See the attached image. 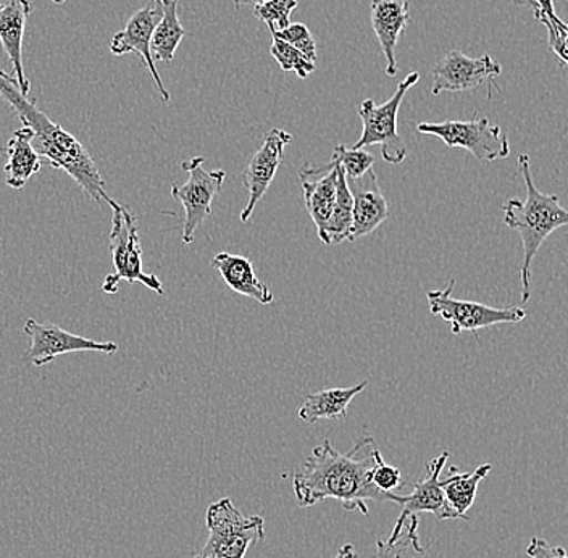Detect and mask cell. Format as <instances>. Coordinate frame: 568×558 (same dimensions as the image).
I'll return each mask as SVG.
<instances>
[{"mask_svg":"<svg viewBox=\"0 0 568 558\" xmlns=\"http://www.w3.org/2000/svg\"><path fill=\"white\" fill-rule=\"evenodd\" d=\"M382 454L372 436H364L349 453H337L328 439L314 447L304 467L293 478L300 507L317 506L326 499L339 500L344 510L368 515V500L396 504L397 494L383 493L372 481L376 457Z\"/></svg>","mask_w":568,"mask_h":558,"instance_id":"cell-1","label":"cell"},{"mask_svg":"<svg viewBox=\"0 0 568 558\" xmlns=\"http://www.w3.org/2000/svg\"><path fill=\"white\" fill-rule=\"evenodd\" d=\"M0 95L12 106L23 126L34 131L33 145L41 158L48 159L52 169L63 170L71 180L95 202L116 204L105 192V181L95 165L94 159L78 138L53 123L44 112L21 94L16 78L0 70Z\"/></svg>","mask_w":568,"mask_h":558,"instance_id":"cell-2","label":"cell"},{"mask_svg":"<svg viewBox=\"0 0 568 558\" xmlns=\"http://www.w3.org/2000/svg\"><path fill=\"white\" fill-rule=\"evenodd\" d=\"M518 169L527 187V199H509L503 205L504 223L520 234L524 245L521 262V305L528 304L531 297V268L539 248L550 234L559 227L568 226V210L560 205L559 195L545 194L532 181L530 158L518 155Z\"/></svg>","mask_w":568,"mask_h":558,"instance_id":"cell-3","label":"cell"},{"mask_svg":"<svg viewBox=\"0 0 568 558\" xmlns=\"http://www.w3.org/2000/svg\"><path fill=\"white\" fill-rule=\"evenodd\" d=\"M207 541L194 558H246L248 547L265 538V520L261 515L244 517L223 497L207 508Z\"/></svg>","mask_w":568,"mask_h":558,"instance_id":"cell-4","label":"cell"},{"mask_svg":"<svg viewBox=\"0 0 568 558\" xmlns=\"http://www.w3.org/2000/svg\"><path fill=\"white\" fill-rule=\"evenodd\" d=\"M420 73L412 71L397 84L393 98L385 104H375L367 99L358 106V116L362 120V134L353 149H367L371 145H382V158L390 165H399L407 158L406 144L400 140L397 131V115L408 89L417 87Z\"/></svg>","mask_w":568,"mask_h":558,"instance_id":"cell-5","label":"cell"},{"mask_svg":"<svg viewBox=\"0 0 568 558\" xmlns=\"http://www.w3.org/2000/svg\"><path fill=\"white\" fill-rule=\"evenodd\" d=\"M112 231H110V252L115 273L106 275L102 291L105 294H115L119 291L120 281L128 283H141L149 290L163 296L162 283L155 275L142 270V247L136 219L130 209L116 202L112 207Z\"/></svg>","mask_w":568,"mask_h":558,"instance_id":"cell-6","label":"cell"},{"mask_svg":"<svg viewBox=\"0 0 568 558\" xmlns=\"http://www.w3.org/2000/svg\"><path fill=\"white\" fill-rule=\"evenodd\" d=\"M418 133L438 138L447 148L464 149L478 162L491 163L510 155V142L500 126L488 119L447 120V122H424Z\"/></svg>","mask_w":568,"mask_h":558,"instance_id":"cell-7","label":"cell"},{"mask_svg":"<svg viewBox=\"0 0 568 558\" xmlns=\"http://www.w3.org/2000/svg\"><path fill=\"white\" fill-rule=\"evenodd\" d=\"M454 286L456 281L450 280L446 290L426 293L429 312L439 316L443 322L449 323L450 332L454 334L477 333L491 326L521 323L527 318V311L521 307L496 308L479 302L456 298L453 296Z\"/></svg>","mask_w":568,"mask_h":558,"instance_id":"cell-8","label":"cell"},{"mask_svg":"<svg viewBox=\"0 0 568 558\" xmlns=\"http://www.w3.org/2000/svg\"><path fill=\"white\" fill-rule=\"evenodd\" d=\"M204 158L184 160L181 169L190 173L186 183L172 184V195L184 209L183 243L194 241L195 231L212 215L213 199L222 191L226 173L223 170L205 172Z\"/></svg>","mask_w":568,"mask_h":558,"instance_id":"cell-9","label":"cell"},{"mask_svg":"<svg viewBox=\"0 0 568 558\" xmlns=\"http://www.w3.org/2000/svg\"><path fill=\"white\" fill-rule=\"evenodd\" d=\"M447 458H449L447 450L433 458L432 461L426 464L425 478L415 483L412 494H408V496L397 494L396 504L403 507V511H400L399 518H397L396 525L390 531L389 539H396L403 532L408 518L414 517V515L433 514L439 521L462 520L460 515L449 506L446 494H444L442 473Z\"/></svg>","mask_w":568,"mask_h":558,"instance_id":"cell-10","label":"cell"},{"mask_svg":"<svg viewBox=\"0 0 568 558\" xmlns=\"http://www.w3.org/2000/svg\"><path fill=\"white\" fill-rule=\"evenodd\" d=\"M23 332L31 339L30 349L24 352V361L31 362L36 367H44L60 355L71 352H102L112 355L119 351L116 343H98L65 332L53 323H39L33 318L27 319Z\"/></svg>","mask_w":568,"mask_h":558,"instance_id":"cell-11","label":"cell"},{"mask_svg":"<svg viewBox=\"0 0 568 558\" xmlns=\"http://www.w3.org/2000/svg\"><path fill=\"white\" fill-rule=\"evenodd\" d=\"M500 73L503 67L491 55L471 59L464 52L450 51L433 69L432 94L474 91L481 84H493Z\"/></svg>","mask_w":568,"mask_h":558,"instance_id":"cell-12","label":"cell"},{"mask_svg":"<svg viewBox=\"0 0 568 558\" xmlns=\"http://www.w3.org/2000/svg\"><path fill=\"white\" fill-rule=\"evenodd\" d=\"M160 18H162V3L160 0H151L148 6L142 7L128 20L126 27L122 31L113 34L112 41H110V52L115 57L126 55V53L140 55L154 80L155 88L162 95V101L169 104L172 98H170L169 89L163 87L151 51L152 35H154Z\"/></svg>","mask_w":568,"mask_h":558,"instance_id":"cell-13","label":"cell"},{"mask_svg":"<svg viewBox=\"0 0 568 558\" xmlns=\"http://www.w3.org/2000/svg\"><path fill=\"white\" fill-rule=\"evenodd\" d=\"M293 141V134L273 128L264 136L258 151L252 155L246 172L243 175L244 187L247 191V204L241 212V222L247 223L258 202L264 199L270 184L275 180L280 166H282L284 149Z\"/></svg>","mask_w":568,"mask_h":558,"instance_id":"cell-14","label":"cell"},{"mask_svg":"<svg viewBox=\"0 0 568 558\" xmlns=\"http://www.w3.org/2000/svg\"><path fill=\"white\" fill-rule=\"evenodd\" d=\"M300 181L305 209L317 227L320 237L328 225L336 204L337 165L335 162L320 166L304 165L300 172Z\"/></svg>","mask_w":568,"mask_h":558,"instance_id":"cell-15","label":"cell"},{"mask_svg":"<svg viewBox=\"0 0 568 558\" xmlns=\"http://www.w3.org/2000/svg\"><path fill=\"white\" fill-rule=\"evenodd\" d=\"M354 199V223L349 241L368 236L376 227L383 225L389 216V205L379 187L375 170H368L357 180H347Z\"/></svg>","mask_w":568,"mask_h":558,"instance_id":"cell-16","label":"cell"},{"mask_svg":"<svg viewBox=\"0 0 568 558\" xmlns=\"http://www.w3.org/2000/svg\"><path fill=\"white\" fill-rule=\"evenodd\" d=\"M31 0H6L0 2V42L9 57L21 94L28 95L31 83L24 74L23 38L28 18L33 13Z\"/></svg>","mask_w":568,"mask_h":558,"instance_id":"cell-17","label":"cell"},{"mask_svg":"<svg viewBox=\"0 0 568 558\" xmlns=\"http://www.w3.org/2000/svg\"><path fill=\"white\" fill-rule=\"evenodd\" d=\"M372 28L385 55L386 74L397 73L396 48L400 34L412 21L408 0H372Z\"/></svg>","mask_w":568,"mask_h":558,"instance_id":"cell-18","label":"cell"},{"mask_svg":"<svg viewBox=\"0 0 568 558\" xmlns=\"http://www.w3.org/2000/svg\"><path fill=\"white\" fill-rule=\"evenodd\" d=\"M212 266L220 273L222 280L229 284L233 293L240 296L254 298L262 305H268L273 302V293L266 286L264 281L255 275L254 263L243 255L229 254L220 252L212 258Z\"/></svg>","mask_w":568,"mask_h":558,"instance_id":"cell-19","label":"cell"},{"mask_svg":"<svg viewBox=\"0 0 568 558\" xmlns=\"http://www.w3.org/2000/svg\"><path fill=\"white\" fill-rule=\"evenodd\" d=\"M34 131L23 126L13 133L6 148L7 163L3 166L7 186L21 190L41 170V155L36 152Z\"/></svg>","mask_w":568,"mask_h":558,"instance_id":"cell-20","label":"cell"},{"mask_svg":"<svg viewBox=\"0 0 568 558\" xmlns=\"http://www.w3.org/2000/svg\"><path fill=\"white\" fill-rule=\"evenodd\" d=\"M367 382H361L351 387H333L308 394L301 405L297 417L304 423H317L320 419H344L351 402L367 387Z\"/></svg>","mask_w":568,"mask_h":558,"instance_id":"cell-21","label":"cell"},{"mask_svg":"<svg viewBox=\"0 0 568 558\" xmlns=\"http://www.w3.org/2000/svg\"><path fill=\"white\" fill-rule=\"evenodd\" d=\"M181 0H160L162 3V18L155 27L152 35L151 51L152 57L158 62L170 63L175 59L178 48L186 35L180 17H178V7Z\"/></svg>","mask_w":568,"mask_h":558,"instance_id":"cell-22","label":"cell"},{"mask_svg":"<svg viewBox=\"0 0 568 558\" xmlns=\"http://www.w3.org/2000/svg\"><path fill=\"white\" fill-rule=\"evenodd\" d=\"M491 470V464L479 465L477 470L471 473H459L457 467L450 468L453 475L444 479V494H446L447 503L460 515L462 520H468L467 511L470 510L475 499H477L479 483Z\"/></svg>","mask_w":568,"mask_h":558,"instance_id":"cell-23","label":"cell"},{"mask_svg":"<svg viewBox=\"0 0 568 558\" xmlns=\"http://www.w3.org/2000/svg\"><path fill=\"white\" fill-rule=\"evenodd\" d=\"M337 165V163H336ZM354 199L351 194L349 186H347V177L344 175L343 169L337 165V195L335 209H333L332 219L328 225L323 231V244L337 245L349 241L351 233H353L354 223Z\"/></svg>","mask_w":568,"mask_h":558,"instance_id":"cell-24","label":"cell"},{"mask_svg":"<svg viewBox=\"0 0 568 558\" xmlns=\"http://www.w3.org/2000/svg\"><path fill=\"white\" fill-rule=\"evenodd\" d=\"M406 524V531L403 529L396 539L376 541V558H425L426 549L418 536L420 518L414 515Z\"/></svg>","mask_w":568,"mask_h":558,"instance_id":"cell-25","label":"cell"},{"mask_svg":"<svg viewBox=\"0 0 568 558\" xmlns=\"http://www.w3.org/2000/svg\"><path fill=\"white\" fill-rule=\"evenodd\" d=\"M273 42L272 48H270V53H272L273 59L276 60L284 73H294L301 78V80H305L308 74L314 73L315 71V62L308 60L304 53L294 49L293 45L287 44V42L282 41V39L275 38L272 35Z\"/></svg>","mask_w":568,"mask_h":558,"instance_id":"cell-26","label":"cell"},{"mask_svg":"<svg viewBox=\"0 0 568 558\" xmlns=\"http://www.w3.org/2000/svg\"><path fill=\"white\" fill-rule=\"evenodd\" d=\"M332 162L337 163L343 169L347 180H357V177L365 175L368 170L373 169L375 158L367 149H349L339 144L333 151Z\"/></svg>","mask_w":568,"mask_h":558,"instance_id":"cell-27","label":"cell"},{"mask_svg":"<svg viewBox=\"0 0 568 558\" xmlns=\"http://www.w3.org/2000/svg\"><path fill=\"white\" fill-rule=\"evenodd\" d=\"M297 7V0H268L264 6L255 7L254 16L264 21L270 33H278L290 27V17Z\"/></svg>","mask_w":568,"mask_h":558,"instance_id":"cell-28","label":"cell"},{"mask_svg":"<svg viewBox=\"0 0 568 558\" xmlns=\"http://www.w3.org/2000/svg\"><path fill=\"white\" fill-rule=\"evenodd\" d=\"M275 38L282 39L287 44L293 45L294 49L304 53L308 60L315 62L317 60V44H315L314 38H312L311 31L305 24L294 23L290 24L286 30L273 33Z\"/></svg>","mask_w":568,"mask_h":558,"instance_id":"cell-29","label":"cell"},{"mask_svg":"<svg viewBox=\"0 0 568 558\" xmlns=\"http://www.w3.org/2000/svg\"><path fill=\"white\" fill-rule=\"evenodd\" d=\"M372 481L383 493H393V490L403 488V473L399 468L386 464L383 460V455L379 454L376 457L375 467H373Z\"/></svg>","mask_w":568,"mask_h":558,"instance_id":"cell-30","label":"cell"},{"mask_svg":"<svg viewBox=\"0 0 568 558\" xmlns=\"http://www.w3.org/2000/svg\"><path fill=\"white\" fill-rule=\"evenodd\" d=\"M527 556L530 558H568L562 546H550L541 538H531L527 546Z\"/></svg>","mask_w":568,"mask_h":558,"instance_id":"cell-31","label":"cell"},{"mask_svg":"<svg viewBox=\"0 0 568 558\" xmlns=\"http://www.w3.org/2000/svg\"><path fill=\"white\" fill-rule=\"evenodd\" d=\"M514 2L530 7L536 20L548 17L552 21H560V18L556 16V10H554L552 0H514Z\"/></svg>","mask_w":568,"mask_h":558,"instance_id":"cell-32","label":"cell"},{"mask_svg":"<svg viewBox=\"0 0 568 558\" xmlns=\"http://www.w3.org/2000/svg\"><path fill=\"white\" fill-rule=\"evenodd\" d=\"M333 558H358V556L357 552H355L354 544H344Z\"/></svg>","mask_w":568,"mask_h":558,"instance_id":"cell-33","label":"cell"},{"mask_svg":"<svg viewBox=\"0 0 568 558\" xmlns=\"http://www.w3.org/2000/svg\"><path fill=\"white\" fill-rule=\"evenodd\" d=\"M234 7H236V10L243 9V7H258L264 6V3L268 2V0H233Z\"/></svg>","mask_w":568,"mask_h":558,"instance_id":"cell-34","label":"cell"},{"mask_svg":"<svg viewBox=\"0 0 568 558\" xmlns=\"http://www.w3.org/2000/svg\"><path fill=\"white\" fill-rule=\"evenodd\" d=\"M53 3H65L67 0H52Z\"/></svg>","mask_w":568,"mask_h":558,"instance_id":"cell-35","label":"cell"}]
</instances>
